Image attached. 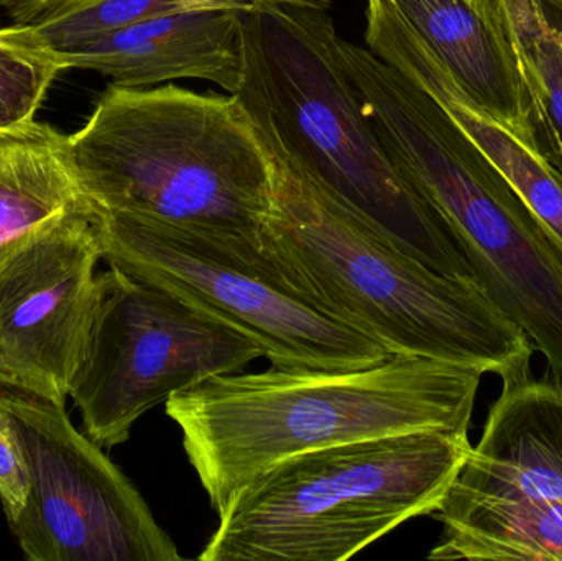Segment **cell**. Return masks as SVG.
Wrapping results in <instances>:
<instances>
[{
	"label": "cell",
	"instance_id": "3957f363",
	"mask_svg": "<svg viewBox=\"0 0 562 561\" xmlns=\"http://www.w3.org/2000/svg\"><path fill=\"white\" fill-rule=\"evenodd\" d=\"M69 144L94 214L180 227L263 260L272 160L239 94L111 85Z\"/></svg>",
	"mask_w": 562,
	"mask_h": 561
},
{
	"label": "cell",
	"instance_id": "ffe728a7",
	"mask_svg": "<svg viewBox=\"0 0 562 561\" xmlns=\"http://www.w3.org/2000/svg\"><path fill=\"white\" fill-rule=\"evenodd\" d=\"M30 483L29 458L15 418L0 405V504L9 526L25 507Z\"/></svg>",
	"mask_w": 562,
	"mask_h": 561
},
{
	"label": "cell",
	"instance_id": "5b68a950",
	"mask_svg": "<svg viewBox=\"0 0 562 561\" xmlns=\"http://www.w3.org/2000/svg\"><path fill=\"white\" fill-rule=\"evenodd\" d=\"M246 76L237 94L330 191L429 269L475 283L459 244L406 183L363 109L327 10L246 12ZM477 285V283H475ZM479 287V285H477Z\"/></svg>",
	"mask_w": 562,
	"mask_h": 561
},
{
	"label": "cell",
	"instance_id": "9c48e42d",
	"mask_svg": "<svg viewBox=\"0 0 562 561\" xmlns=\"http://www.w3.org/2000/svg\"><path fill=\"white\" fill-rule=\"evenodd\" d=\"M30 464L13 537L29 561H178L137 487L104 448L72 425L66 405L0 389Z\"/></svg>",
	"mask_w": 562,
	"mask_h": 561
},
{
	"label": "cell",
	"instance_id": "e0dca14e",
	"mask_svg": "<svg viewBox=\"0 0 562 561\" xmlns=\"http://www.w3.org/2000/svg\"><path fill=\"white\" fill-rule=\"evenodd\" d=\"M530 102L531 135L562 173V0H495Z\"/></svg>",
	"mask_w": 562,
	"mask_h": 561
},
{
	"label": "cell",
	"instance_id": "9a60e30c",
	"mask_svg": "<svg viewBox=\"0 0 562 561\" xmlns=\"http://www.w3.org/2000/svg\"><path fill=\"white\" fill-rule=\"evenodd\" d=\"M94 214L69 135L33 121L0 131V256L65 217Z\"/></svg>",
	"mask_w": 562,
	"mask_h": 561
},
{
	"label": "cell",
	"instance_id": "2e32d148",
	"mask_svg": "<svg viewBox=\"0 0 562 561\" xmlns=\"http://www.w3.org/2000/svg\"><path fill=\"white\" fill-rule=\"evenodd\" d=\"M429 560L562 561V506L446 494Z\"/></svg>",
	"mask_w": 562,
	"mask_h": 561
},
{
	"label": "cell",
	"instance_id": "44dd1931",
	"mask_svg": "<svg viewBox=\"0 0 562 561\" xmlns=\"http://www.w3.org/2000/svg\"><path fill=\"white\" fill-rule=\"evenodd\" d=\"M94 0H0L15 25H32L75 12Z\"/></svg>",
	"mask_w": 562,
	"mask_h": 561
},
{
	"label": "cell",
	"instance_id": "ac0fdd59",
	"mask_svg": "<svg viewBox=\"0 0 562 561\" xmlns=\"http://www.w3.org/2000/svg\"><path fill=\"white\" fill-rule=\"evenodd\" d=\"M198 9L254 10L249 0H94L75 12L32 25L12 23L0 29L3 35L23 45L48 53H61L72 46L122 26L165 15Z\"/></svg>",
	"mask_w": 562,
	"mask_h": 561
},
{
	"label": "cell",
	"instance_id": "6da1fadb",
	"mask_svg": "<svg viewBox=\"0 0 562 561\" xmlns=\"http://www.w3.org/2000/svg\"><path fill=\"white\" fill-rule=\"evenodd\" d=\"M249 111L272 160L262 254L277 279L390 355L491 372L504 388L531 379L533 343L475 283L442 276L400 249Z\"/></svg>",
	"mask_w": 562,
	"mask_h": 561
},
{
	"label": "cell",
	"instance_id": "8fae6325",
	"mask_svg": "<svg viewBox=\"0 0 562 561\" xmlns=\"http://www.w3.org/2000/svg\"><path fill=\"white\" fill-rule=\"evenodd\" d=\"M246 12L198 9L151 16L61 53L66 69H86L121 88L204 79L237 94L246 76Z\"/></svg>",
	"mask_w": 562,
	"mask_h": 561
},
{
	"label": "cell",
	"instance_id": "7a4b0ae2",
	"mask_svg": "<svg viewBox=\"0 0 562 561\" xmlns=\"http://www.w3.org/2000/svg\"><path fill=\"white\" fill-rule=\"evenodd\" d=\"M482 374L419 356L349 371L272 368L206 379L165 404L217 514L273 464L350 441L468 431Z\"/></svg>",
	"mask_w": 562,
	"mask_h": 561
},
{
	"label": "cell",
	"instance_id": "8992f818",
	"mask_svg": "<svg viewBox=\"0 0 562 561\" xmlns=\"http://www.w3.org/2000/svg\"><path fill=\"white\" fill-rule=\"evenodd\" d=\"M468 431L425 430L286 458L234 494L201 561H342L435 514L471 455Z\"/></svg>",
	"mask_w": 562,
	"mask_h": 561
},
{
	"label": "cell",
	"instance_id": "7402d4cb",
	"mask_svg": "<svg viewBox=\"0 0 562 561\" xmlns=\"http://www.w3.org/2000/svg\"><path fill=\"white\" fill-rule=\"evenodd\" d=\"M254 10L263 7H294V9L329 10L334 0H249Z\"/></svg>",
	"mask_w": 562,
	"mask_h": 561
},
{
	"label": "cell",
	"instance_id": "277c9868",
	"mask_svg": "<svg viewBox=\"0 0 562 561\" xmlns=\"http://www.w3.org/2000/svg\"><path fill=\"white\" fill-rule=\"evenodd\" d=\"M340 58L406 183L436 211L479 289L524 329L562 382V254L481 148L422 88L344 42Z\"/></svg>",
	"mask_w": 562,
	"mask_h": 561
},
{
	"label": "cell",
	"instance_id": "4fadbf2b",
	"mask_svg": "<svg viewBox=\"0 0 562 561\" xmlns=\"http://www.w3.org/2000/svg\"><path fill=\"white\" fill-rule=\"evenodd\" d=\"M448 493L562 506V382L504 388Z\"/></svg>",
	"mask_w": 562,
	"mask_h": 561
},
{
	"label": "cell",
	"instance_id": "52a82bcc",
	"mask_svg": "<svg viewBox=\"0 0 562 561\" xmlns=\"http://www.w3.org/2000/svg\"><path fill=\"white\" fill-rule=\"evenodd\" d=\"M102 260L183 300L256 343L284 369L369 368L382 345L291 292L272 270L223 243L154 221L94 214Z\"/></svg>",
	"mask_w": 562,
	"mask_h": 561
},
{
	"label": "cell",
	"instance_id": "5bb4252c",
	"mask_svg": "<svg viewBox=\"0 0 562 561\" xmlns=\"http://www.w3.org/2000/svg\"><path fill=\"white\" fill-rule=\"evenodd\" d=\"M395 2L475 104L533 138L530 102L495 0Z\"/></svg>",
	"mask_w": 562,
	"mask_h": 561
},
{
	"label": "cell",
	"instance_id": "7c38bea8",
	"mask_svg": "<svg viewBox=\"0 0 562 561\" xmlns=\"http://www.w3.org/2000/svg\"><path fill=\"white\" fill-rule=\"evenodd\" d=\"M367 48L431 96L442 111L507 178L562 254V173L533 138L475 104L415 32L395 0H369Z\"/></svg>",
	"mask_w": 562,
	"mask_h": 561
},
{
	"label": "cell",
	"instance_id": "ba28073f",
	"mask_svg": "<svg viewBox=\"0 0 562 561\" xmlns=\"http://www.w3.org/2000/svg\"><path fill=\"white\" fill-rule=\"evenodd\" d=\"M262 358L256 343L171 293L115 267L98 276V299L69 399L82 431L121 447L148 411L206 379Z\"/></svg>",
	"mask_w": 562,
	"mask_h": 561
},
{
	"label": "cell",
	"instance_id": "d6986e66",
	"mask_svg": "<svg viewBox=\"0 0 562 561\" xmlns=\"http://www.w3.org/2000/svg\"><path fill=\"white\" fill-rule=\"evenodd\" d=\"M65 66L40 48L0 32V131L33 121Z\"/></svg>",
	"mask_w": 562,
	"mask_h": 561
},
{
	"label": "cell",
	"instance_id": "30bf717a",
	"mask_svg": "<svg viewBox=\"0 0 562 561\" xmlns=\"http://www.w3.org/2000/svg\"><path fill=\"white\" fill-rule=\"evenodd\" d=\"M94 214L43 227L0 256V389L66 405L98 299Z\"/></svg>",
	"mask_w": 562,
	"mask_h": 561
}]
</instances>
